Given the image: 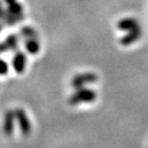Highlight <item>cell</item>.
<instances>
[{
  "label": "cell",
  "mask_w": 148,
  "mask_h": 148,
  "mask_svg": "<svg viewBox=\"0 0 148 148\" xmlns=\"http://www.w3.org/2000/svg\"><path fill=\"white\" fill-rule=\"evenodd\" d=\"M14 114H16V119L18 120V123H19V126H20V130H21V133L23 135H29L30 132H31V122L27 117V113L23 111L22 109H16L14 111Z\"/></svg>",
  "instance_id": "7a4b0ae2"
},
{
  "label": "cell",
  "mask_w": 148,
  "mask_h": 148,
  "mask_svg": "<svg viewBox=\"0 0 148 148\" xmlns=\"http://www.w3.org/2000/svg\"><path fill=\"white\" fill-rule=\"evenodd\" d=\"M12 65H13V68H14V70L18 74H22L24 71V69H25V65H27V57H25V55L21 53V52H18L13 56Z\"/></svg>",
  "instance_id": "277c9868"
},
{
  "label": "cell",
  "mask_w": 148,
  "mask_h": 148,
  "mask_svg": "<svg viewBox=\"0 0 148 148\" xmlns=\"http://www.w3.org/2000/svg\"><path fill=\"white\" fill-rule=\"evenodd\" d=\"M16 0H5V2L7 5H11V3H13V2H16Z\"/></svg>",
  "instance_id": "8fae6325"
},
{
  "label": "cell",
  "mask_w": 148,
  "mask_h": 148,
  "mask_svg": "<svg viewBox=\"0 0 148 148\" xmlns=\"http://www.w3.org/2000/svg\"><path fill=\"white\" fill-rule=\"evenodd\" d=\"M95 92L91 89H79L75 92L74 95L69 98V103L76 106V104H79L81 102H91L95 99Z\"/></svg>",
  "instance_id": "6da1fadb"
},
{
  "label": "cell",
  "mask_w": 148,
  "mask_h": 148,
  "mask_svg": "<svg viewBox=\"0 0 148 148\" xmlns=\"http://www.w3.org/2000/svg\"><path fill=\"white\" fill-rule=\"evenodd\" d=\"M14 111H7L5 115V122H3V132L5 135H11L13 133V128H14Z\"/></svg>",
  "instance_id": "5b68a950"
},
{
  "label": "cell",
  "mask_w": 148,
  "mask_h": 148,
  "mask_svg": "<svg viewBox=\"0 0 148 148\" xmlns=\"http://www.w3.org/2000/svg\"><path fill=\"white\" fill-rule=\"evenodd\" d=\"M3 43H5L7 49H14L18 46V38L16 35H10L5 38V41Z\"/></svg>",
  "instance_id": "52a82bcc"
},
{
  "label": "cell",
  "mask_w": 148,
  "mask_h": 148,
  "mask_svg": "<svg viewBox=\"0 0 148 148\" xmlns=\"http://www.w3.org/2000/svg\"><path fill=\"white\" fill-rule=\"evenodd\" d=\"M8 65L5 60L0 59V75H5L8 73Z\"/></svg>",
  "instance_id": "9c48e42d"
},
{
  "label": "cell",
  "mask_w": 148,
  "mask_h": 148,
  "mask_svg": "<svg viewBox=\"0 0 148 148\" xmlns=\"http://www.w3.org/2000/svg\"><path fill=\"white\" fill-rule=\"evenodd\" d=\"M21 35L23 37H25V38H36L37 37V34L36 32L34 31L32 27H22L21 30Z\"/></svg>",
  "instance_id": "ba28073f"
},
{
  "label": "cell",
  "mask_w": 148,
  "mask_h": 148,
  "mask_svg": "<svg viewBox=\"0 0 148 148\" xmlns=\"http://www.w3.org/2000/svg\"><path fill=\"white\" fill-rule=\"evenodd\" d=\"M5 10H3L2 5H1V3H0V19H2V20H3V18H5Z\"/></svg>",
  "instance_id": "30bf717a"
},
{
  "label": "cell",
  "mask_w": 148,
  "mask_h": 148,
  "mask_svg": "<svg viewBox=\"0 0 148 148\" xmlns=\"http://www.w3.org/2000/svg\"><path fill=\"white\" fill-rule=\"evenodd\" d=\"M0 31H1V25H0Z\"/></svg>",
  "instance_id": "7c38bea8"
},
{
  "label": "cell",
  "mask_w": 148,
  "mask_h": 148,
  "mask_svg": "<svg viewBox=\"0 0 148 148\" xmlns=\"http://www.w3.org/2000/svg\"><path fill=\"white\" fill-rule=\"evenodd\" d=\"M25 48L27 51L32 55H35L40 51V44L36 38H27L25 42Z\"/></svg>",
  "instance_id": "8992f818"
},
{
  "label": "cell",
  "mask_w": 148,
  "mask_h": 148,
  "mask_svg": "<svg viewBox=\"0 0 148 148\" xmlns=\"http://www.w3.org/2000/svg\"><path fill=\"white\" fill-rule=\"evenodd\" d=\"M95 80H97V76L93 74H80V75H76L74 78H73L71 85L76 89H79V88H82L86 84L95 82Z\"/></svg>",
  "instance_id": "3957f363"
}]
</instances>
